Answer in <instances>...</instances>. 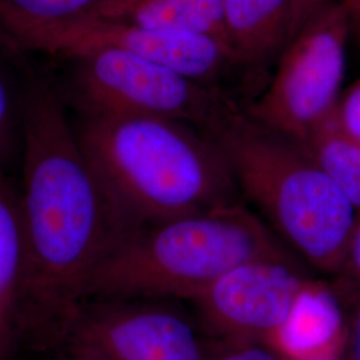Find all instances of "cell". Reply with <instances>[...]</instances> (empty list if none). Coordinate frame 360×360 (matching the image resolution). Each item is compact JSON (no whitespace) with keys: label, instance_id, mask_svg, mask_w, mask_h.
<instances>
[{"label":"cell","instance_id":"obj_15","mask_svg":"<svg viewBox=\"0 0 360 360\" xmlns=\"http://www.w3.org/2000/svg\"><path fill=\"white\" fill-rule=\"evenodd\" d=\"M302 147L360 214V142L339 126L335 110Z\"/></svg>","mask_w":360,"mask_h":360},{"label":"cell","instance_id":"obj_14","mask_svg":"<svg viewBox=\"0 0 360 360\" xmlns=\"http://www.w3.org/2000/svg\"><path fill=\"white\" fill-rule=\"evenodd\" d=\"M110 0H0V49L23 53L43 37L96 16Z\"/></svg>","mask_w":360,"mask_h":360},{"label":"cell","instance_id":"obj_20","mask_svg":"<svg viewBox=\"0 0 360 360\" xmlns=\"http://www.w3.org/2000/svg\"><path fill=\"white\" fill-rule=\"evenodd\" d=\"M333 0H291L290 41L309 19Z\"/></svg>","mask_w":360,"mask_h":360},{"label":"cell","instance_id":"obj_11","mask_svg":"<svg viewBox=\"0 0 360 360\" xmlns=\"http://www.w3.org/2000/svg\"><path fill=\"white\" fill-rule=\"evenodd\" d=\"M232 52L259 84L290 43L291 0H223Z\"/></svg>","mask_w":360,"mask_h":360},{"label":"cell","instance_id":"obj_22","mask_svg":"<svg viewBox=\"0 0 360 360\" xmlns=\"http://www.w3.org/2000/svg\"><path fill=\"white\" fill-rule=\"evenodd\" d=\"M343 1L349 7L351 13H356L360 16V0H343Z\"/></svg>","mask_w":360,"mask_h":360},{"label":"cell","instance_id":"obj_17","mask_svg":"<svg viewBox=\"0 0 360 360\" xmlns=\"http://www.w3.org/2000/svg\"><path fill=\"white\" fill-rule=\"evenodd\" d=\"M19 116H22V104L18 105L13 83L0 67V168L13 150Z\"/></svg>","mask_w":360,"mask_h":360},{"label":"cell","instance_id":"obj_12","mask_svg":"<svg viewBox=\"0 0 360 360\" xmlns=\"http://www.w3.org/2000/svg\"><path fill=\"white\" fill-rule=\"evenodd\" d=\"M26 238L19 186L0 168V360H7L22 328Z\"/></svg>","mask_w":360,"mask_h":360},{"label":"cell","instance_id":"obj_7","mask_svg":"<svg viewBox=\"0 0 360 360\" xmlns=\"http://www.w3.org/2000/svg\"><path fill=\"white\" fill-rule=\"evenodd\" d=\"M98 47L131 52L232 96H235L232 86H239L242 90L257 87L231 49L217 39L147 28L98 16L39 39L28 52L65 58Z\"/></svg>","mask_w":360,"mask_h":360},{"label":"cell","instance_id":"obj_21","mask_svg":"<svg viewBox=\"0 0 360 360\" xmlns=\"http://www.w3.org/2000/svg\"><path fill=\"white\" fill-rule=\"evenodd\" d=\"M348 360H360V292L355 299L348 322L347 345Z\"/></svg>","mask_w":360,"mask_h":360},{"label":"cell","instance_id":"obj_6","mask_svg":"<svg viewBox=\"0 0 360 360\" xmlns=\"http://www.w3.org/2000/svg\"><path fill=\"white\" fill-rule=\"evenodd\" d=\"M349 16L343 0L330 1L315 13L284 49L267 89L245 104V114L303 146L338 104Z\"/></svg>","mask_w":360,"mask_h":360},{"label":"cell","instance_id":"obj_8","mask_svg":"<svg viewBox=\"0 0 360 360\" xmlns=\"http://www.w3.org/2000/svg\"><path fill=\"white\" fill-rule=\"evenodd\" d=\"M72 360H205V340L166 299H99L70 333Z\"/></svg>","mask_w":360,"mask_h":360},{"label":"cell","instance_id":"obj_18","mask_svg":"<svg viewBox=\"0 0 360 360\" xmlns=\"http://www.w3.org/2000/svg\"><path fill=\"white\" fill-rule=\"evenodd\" d=\"M335 116L339 126L360 142V80L348 89L342 101L338 102Z\"/></svg>","mask_w":360,"mask_h":360},{"label":"cell","instance_id":"obj_13","mask_svg":"<svg viewBox=\"0 0 360 360\" xmlns=\"http://www.w3.org/2000/svg\"><path fill=\"white\" fill-rule=\"evenodd\" d=\"M96 16L147 28L205 35L230 47L223 0H110Z\"/></svg>","mask_w":360,"mask_h":360},{"label":"cell","instance_id":"obj_2","mask_svg":"<svg viewBox=\"0 0 360 360\" xmlns=\"http://www.w3.org/2000/svg\"><path fill=\"white\" fill-rule=\"evenodd\" d=\"M74 129L134 229L240 202L221 150L193 124L154 116L79 115Z\"/></svg>","mask_w":360,"mask_h":360},{"label":"cell","instance_id":"obj_16","mask_svg":"<svg viewBox=\"0 0 360 360\" xmlns=\"http://www.w3.org/2000/svg\"><path fill=\"white\" fill-rule=\"evenodd\" d=\"M205 360H288L262 342L210 338L205 340Z\"/></svg>","mask_w":360,"mask_h":360},{"label":"cell","instance_id":"obj_10","mask_svg":"<svg viewBox=\"0 0 360 360\" xmlns=\"http://www.w3.org/2000/svg\"><path fill=\"white\" fill-rule=\"evenodd\" d=\"M347 334L339 291L309 278L282 327L266 345L288 360H338L347 345Z\"/></svg>","mask_w":360,"mask_h":360},{"label":"cell","instance_id":"obj_3","mask_svg":"<svg viewBox=\"0 0 360 360\" xmlns=\"http://www.w3.org/2000/svg\"><path fill=\"white\" fill-rule=\"evenodd\" d=\"M227 159L239 193L307 267L338 275L358 211L307 151L233 103L205 131Z\"/></svg>","mask_w":360,"mask_h":360},{"label":"cell","instance_id":"obj_1","mask_svg":"<svg viewBox=\"0 0 360 360\" xmlns=\"http://www.w3.org/2000/svg\"><path fill=\"white\" fill-rule=\"evenodd\" d=\"M22 141L20 323L68 335L94 274L134 227L83 153L58 86L43 75L30 77L22 95Z\"/></svg>","mask_w":360,"mask_h":360},{"label":"cell","instance_id":"obj_19","mask_svg":"<svg viewBox=\"0 0 360 360\" xmlns=\"http://www.w3.org/2000/svg\"><path fill=\"white\" fill-rule=\"evenodd\" d=\"M338 276L346 279L349 287H355L360 292V214L348 243L343 266Z\"/></svg>","mask_w":360,"mask_h":360},{"label":"cell","instance_id":"obj_5","mask_svg":"<svg viewBox=\"0 0 360 360\" xmlns=\"http://www.w3.org/2000/svg\"><path fill=\"white\" fill-rule=\"evenodd\" d=\"M62 59L68 65L65 91H59L79 115L154 116L206 131L239 102L224 91L119 49H90Z\"/></svg>","mask_w":360,"mask_h":360},{"label":"cell","instance_id":"obj_9","mask_svg":"<svg viewBox=\"0 0 360 360\" xmlns=\"http://www.w3.org/2000/svg\"><path fill=\"white\" fill-rule=\"evenodd\" d=\"M300 259L260 257L224 272L190 302L211 338L267 343L309 281Z\"/></svg>","mask_w":360,"mask_h":360},{"label":"cell","instance_id":"obj_4","mask_svg":"<svg viewBox=\"0 0 360 360\" xmlns=\"http://www.w3.org/2000/svg\"><path fill=\"white\" fill-rule=\"evenodd\" d=\"M260 257L299 259L240 202L143 224L104 259L91 279L87 302L191 300L224 272Z\"/></svg>","mask_w":360,"mask_h":360}]
</instances>
